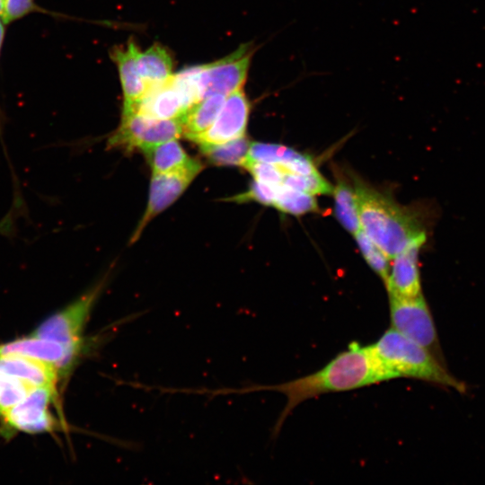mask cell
<instances>
[{
    "mask_svg": "<svg viewBox=\"0 0 485 485\" xmlns=\"http://www.w3.org/2000/svg\"><path fill=\"white\" fill-rule=\"evenodd\" d=\"M393 379L371 345L351 342L346 350L334 357L322 368L286 383L253 386L235 392L275 391L287 398V403L274 427V435L300 403L330 392L351 391Z\"/></svg>",
    "mask_w": 485,
    "mask_h": 485,
    "instance_id": "obj_1",
    "label": "cell"
},
{
    "mask_svg": "<svg viewBox=\"0 0 485 485\" xmlns=\"http://www.w3.org/2000/svg\"><path fill=\"white\" fill-rule=\"evenodd\" d=\"M361 230L392 260L412 241L426 236L419 220L393 198L353 177Z\"/></svg>",
    "mask_w": 485,
    "mask_h": 485,
    "instance_id": "obj_2",
    "label": "cell"
},
{
    "mask_svg": "<svg viewBox=\"0 0 485 485\" xmlns=\"http://www.w3.org/2000/svg\"><path fill=\"white\" fill-rule=\"evenodd\" d=\"M375 353L392 378L408 377L466 391L463 383L456 379L428 349L389 329L371 344Z\"/></svg>",
    "mask_w": 485,
    "mask_h": 485,
    "instance_id": "obj_3",
    "label": "cell"
},
{
    "mask_svg": "<svg viewBox=\"0 0 485 485\" xmlns=\"http://www.w3.org/2000/svg\"><path fill=\"white\" fill-rule=\"evenodd\" d=\"M105 284L106 278L101 279L70 304L46 319L31 335L59 342L82 355L86 348L84 330Z\"/></svg>",
    "mask_w": 485,
    "mask_h": 485,
    "instance_id": "obj_4",
    "label": "cell"
},
{
    "mask_svg": "<svg viewBox=\"0 0 485 485\" xmlns=\"http://www.w3.org/2000/svg\"><path fill=\"white\" fill-rule=\"evenodd\" d=\"M388 296L392 329L444 362L435 322L423 294L414 297Z\"/></svg>",
    "mask_w": 485,
    "mask_h": 485,
    "instance_id": "obj_5",
    "label": "cell"
},
{
    "mask_svg": "<svg viewBox=\"0 0 485 485\" xmlns=\"http://www.w3.org/2000/svg\"><path fill=\"white\" fill-rule=\"evenodd\" d=\"M253 52L251 44H243L219 60L198 66L197 88L199 101L214 94L227 96L242 89Z\"/></svg>",
    "mask_w": 485,
    "mask_h": 485,
    "instance_id": "obj_6",
    "label": "cell"
},
{
    "mask_svg": "<svg viewBox=\"0 0 485 485\" xmlns=\"http://www.w3.org/2000/svg\"><path fill=\"white\" fill-rule=\"evenodd\" d=\"M182 120L159 119L137 113L122 115L119 127L109 139V146L130 152L171 140L182 135Z\"/></svg>",
    "mask_w": 485,
    "mask_h": 485,
    "instance_id": "obj_7",
    "label": "cell"
},
{
    "mask_svg": "<svg viewBox=\"0 0 485 485\" xmlns=\"http://www.w3.org/2000/svg\"><path fill=\"white\" fill-rule=\"evenodd\" d=\"M56 388L37 387L15 406L1 415L7 428L26 433L51 431L57 421L50 412Z\"/></svg>",
    "mask_w": 485,
    "mask_h": 485,
    "instance_id": "obj_8",
    "label": "cell"
},
{
    "mask_svg": "<svg viewBox=\"0 0 485 485\" xmlns=\"http://www.w3.org/2000/svg\"><path fill=\"white\" fill-rule=\"evenodd\" d=\"M251 108L242 89L227 95L216 119L196 143L217 144L245 136Z\"/></svg>",
    "mask_w": 485,
    "mask_h": 485,
    "instance_id": "obj_9",
    "label": "cell"
},
{
    "mask_svg": "<svg viewBox=\"0 0 485 485\" xmlns=\"http://www.w3.org/2000/svg\"><path fill=\"white\" fill-rule=\"evenodd\" d=\"M199 171L189 170L169 173H153L147 207L131 242L137 240L146 225L170 207L185 191Z\"/></svg>",
    "mask_w": 485,
    "mask_h": 485,
    "instance_id": "obj_10",
    "label": "cell"
},
{
    "mask_svg": "<svg viewBox=\"0 0 485 485\" xmlns=\"http://www.w3.org/2000/svg\"><path fill=\"white\" fill-rule=\"evenodd\" d=\"M189 109L172 76L162 84L149 87L136 103L122 110V115L137 113L159 119H182Z\"/></svg>",
    "mask_w": 485,
    "mask_h": 485,
    "instance_id": "obj_11",
    "label": "cell"
},
{
    "mask_svg": "<svg viewBox=\"0 0 485 485\" xmlns=\"http://www.w3.org/2000/svg\"><path fill=\"white\" fill-rule=\"evenodd\" d=\"M425 242L426 236L412 241L392 259L385 286L388 295L414 297L422 294L418 258Z\"/></svg>",
    "mask_w": 485,
    "mask_h": 485,
    "instance_id": "obj_12",
    "label": "cell"
},
{
    "mask_svg": "<svg viewBox=\"0 0 485 485\" xmlns=\"http://www.w3.org/2000/svg\"><path fill=\"white\" fill-rule=\"evenodd\" d=\"M0 352L31 357L54 366L60 375L69 373L81 357L59 342L33 335L0 346Z\"/></svg>",
    "mask_w": 485,
    "mask_h": 485,
    "instance_id": "obj_13",
    "label": "cell"
},
{
    "mask_svg": "<svg viewBox=\"0 0 485 485\" xmlns=\"http://www.w3.org/2000/svg\"><path fill=\"white\" fill-rule=\"evenodd\" d=\"M248 162L272 163L284 172L295 174L306 175L318 171L311 156L278 144L251 143L246 160Z\"/></svg>",
    "mask_w": 485,
    "mask_h": 485,
    "instance_id": "obj_14",
    "label": "cell"
},
{
    "mask_svg": "<svg viewBox=\"0 0 485 485\" xmlns=\"http://www.w3.org/2000/svg\"><path fill=\"white\" fill-rule=\"evenodd\" d=\"M0 373L19 378L31 386L56 388L60 376L52 365L15 353L0 352Z\"/></svg>",
    "mask_w": 485,
    "mask_h": 485,
    "instance_id": "obj_15",
    "label": "cell"
},
{
    "mask_svg": "<svg viewBox=\"0 0 485 485\" xmlns=\"http://www.w3.org/2000/svg\"><path fill=\"white\" fill-rule=\"evenodd\" d=\"M138 47L129 40L124 47H116L111 57L119 70L123 91V110H128L146 92L147 86L142 79L137 62Z\"/></svg>",
    "mask_w": 485,
    "mask_h": 485,
    "instance_id": "obj_16",
    "label": "cell"
},
{
    "mask_svg": "<svg viewBox=\"0 0 485 485\" xmlns=\"http://www.w3.org/2000/svg\"><path fill=\"white\" fill-rule=\"evenodd\" d=\"M153 173L189 170L201 171L199 161L188 155L177 139H171L142 150Z\"/></svg>",
    "mask_w": 485,
    "mask_h": 485,
    "instance_id": "obj_17",
    "label": "cell"
},
{
    "mask_svg": "<svg viewBox=\"0 0 485 485\" xmlns=\"http://www.w3.org/2000/svg\"><path fill=\"white\" fill-rule=\"evenodd\" d=\"M225 97L221 94H214L200 100L190 107L181 119L182 135L196 142L216 119Z\"/></svg>",
    "mask_w": 485,
    "mask_h": 485,
    "instance_id": "obj_18",
    "label": "cell"
},
{
    "mask_svg": "<svg viewBox=\"0 0 485 485\" xmlns=\"http://www.w3.org/2000/svg\"><path fill=\"white\" fill-rule=\"evenodd\" d=\"M137 62L147 89L162 84L172 76V58L167 49L158 43L145 51L138 49Z\"/></svg>",
    "mask_w": 485,
    "mask_h": 485,
    "instance_id": "obj_19",
    "label": "cell"
},
{
    "mask_svg": "<svg viewBox=\"0 0 485 485\" xmlns=\"http://www.w3.org/2000/svg\"><path fill=\"white\" fill-rule=\"evenodd\" d=\"M332 194L334 197V212L340 224L353 235L360 229V221L356 193L352 184L340 179Z\"/></svg>",
    "mask_w": 485,
    "mask_h": 485,
    "instance_id": "obj_20",
    "label": "cell"
},
{
    "mask_svg": "<svg viewBox=\"0 0 485 485\" xmlns=\"http://www.w3.org/2000/svg\"><path fill=\"white\" fill-rule=\"evenodd\" d=\"M251 142L245 136L217 144H199L202 154L216 165H239L246 163Z\"/></svg>",
    "mask_w": 485,
    "mask_h": 485,
    "instance_id": "obj_21",
    "label": "cell"
},
{
    "mask_svg": "<svg viewBox=\"0 0 485 485\" xmlns=\"http://www.w3.org/2000/svg\"><path fill=\"white\" fill-rule=\"evenodd\" d=\"M272 207L280 212L301 216L318 210L314 196L286 187L278 186Z\"/></svg>",
    "mask_w": 485,
    "mask_h": 485,
    "instance_id": "obj_22",
    "label": "cell"
},
{
    "mask_svg": "<svg viewBox=\"0 0 485 485\" xmlns=\"http://www.w3.org/2000/svg\"><path fill=\"white\" fill-rule=\"evenodd\" d=\"M354 236L366 263L386 286L391 269L389 257L361 229Z\"/></svg>",
    "mask_w": 485,
    "mask_h": 485,
    "instance_id": "obj_23",
    "label": "cell"
},
{
    "mask_svg": "<svg viewBox=\"0 0 485 485\" xmlns=\"http://www.w3.org/2000/svg\"><path fill=\"white\" fill-rule=\"evenodd\" d=\"M282 185L315 196L332 194L333 187L319 172L295 174L285 172Z\"/></svg>",
    "mask_w": 485,
    "mask_h": 485,
    "instance_id": "obj_24",
    "label": "cell"
},
{
    "mask_svg": "<svg viewBox=\"0 0 485 485\" xmlns=\"http://www.w3.org/2000/svg\"><path fill=\"white\" fill-rule=\"evenodd\" d=\"M32 389L22 380L0 373V416L22 401Z\"/></svg>",
    "mask_w": 485,
    "mask_h": 485,
    "instance_id": "obj_25",
    "label": "cell"
},
{
    "mask_svg": "<svg viewBox=\"0 0 485 485\" xmlns=\"http://www.w3.org/2000/svg\"><path fill=\"white\" fill-rule=\"evenodd\" d=\"M278 186H270L257 181H253L247 191L228 198V201L243 203L255 201L264 206H271Z\"/></svg>",
    "mask_w": 485,
    "mask_h": 485,
    "instance_id": "obj_26",
    "label": "cell"
},
{
    "mask_svg": "<svg viewBox=\"0 0 485 485\" xmlns=\"http://www.w3.org/2000/svg\"><path fill=\"white\" fill-rule=\"evenodd\" d=\"M243 167L250 172L254 181L270 186L282 185L285 172L278 165L260 162H248Z\"/></svg>",
    "mask_w": 485,
    "mask_h": 485,
    "instance_id": "obj_27",
    "label": "cell"
},
{
    "mask_svg": "<svg viewBox=\"0 0 485 485\" xmlns=\"http://www.w3.org/2000/svg\"><path fill=\"white\" fill-rule=\"evenodd\" d=\"M39 9L35 0H4L0 16L4 23L7 25Z\"/></svg>",
    "mask_w": 485,
    "mask_h": 485,
    "instance_id": "obj_28",
    "label": "cell"
},
{
    "mask_svg": "<svg viewBox=\"0 0 485 485\" xmlns=\"http://www.w3.org/2000/svg\"><path fill=\"white\" fill-rule=\"evenodd\" d=\"M4 26L5 24L4 23L1 16H0V53H1V48H2V45H3V42H4Z\"/></svg>",
    "mask_w": 485,
    "mask_h": 485,
    "instance_id": "obj_29",
    "label": "cell"
},
{
    "mask_svg": "<svg viewBox=\"0 0 485 485\" xmlns=\"http://www.w3.org/2000/svg\"><path fill=\"white\" fill-rule=\"evenodd\" d=\"M4 3V0H0V15L2 13V12H3Z\"/></svg>",
    "mask_w": 485,
    "mask_h": 485,
    "instance_id": "obj_30",
    "label": "cell"
}]
</instances>
